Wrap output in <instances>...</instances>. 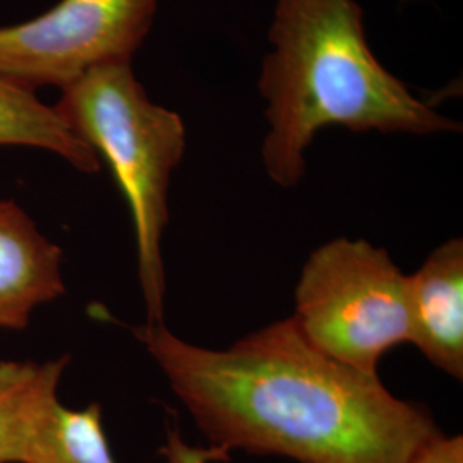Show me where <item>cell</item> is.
Segmentation results:
<instances>
[{
	"label": "cell",
	"instance_id": "6da1fadb",
	"mask_svg": "<svg viewBox=\"0 0 463 463\" xmlns=\"http://www.w3.org/2000/svg\"><path fill=\"white\" fill-rule=\"evenodd\" d=\"M208 445L296 463H407L439 428L316 350L285 317L227 348L194 345L165 323L134 328Z\"/></svg>",
	"mask_w": 463,
	"mask_h": 463
},
{
	"label": "cell",
	"instance_id": "7a4b0ae2",
	"mask_svg": "<svg viewBox=\"0 0 463 463\" xmlns=\"http://www.w3.org/2000/svg\"><path fill=\"white\" fill-rule=\"evenodd\" d=\"M355 0H275L271 50L258 80L268 133L261 160L268 177L292 189L306 175V153L326 128L352 133L460 131L381 64L367 45Z\"/></svg>",
	"mask_w": 463,
	"mask_h": 463
},
{
	"label": "cell",
	"instance_id": "3957f363",
	"mask_svg": "<svg viewBox=\"0 0 463 463\" xmlns=\"http://www.w3.org/2000/svg\"><path fill=\"white\" fill-rule=\"evenodd\" d=\"M61 91L55 110L109 164L129 206L146 323H165L162 239L170 220L172 174L187 145L183 117L149 99L133 61L93 67Z\"/></svg>",
	"mask_w": 463,
	"mask_h": 463
},
{
	"label": "cell",
	"instance_id": "277c9868",
	"mask_svg": "<svg viewBox=\"0 0 463 463\" xmlns=\"http://www.w3.org/2000/svg\"><path fill=\"white\" fill-rule=\"evenodd\" d=\"M292 319L316 350L376 378L381 359L411 344L409 275L386 249L336 237L302 265Z\"/></svg>",
	"mask_w": 463,
	"mask_h": 463
},
{
	"label": "cell",
	"instance_id": "5b68a950",
	"mask_svg": "<svg viewBox=\"0 0 463 463\" xmlns=\"http://www.w3.org/2000/svg\"><path fill=\"white\" fill-rule=\"evenodd\" d=\"M158 0H61L26 23L0 26V78L36 91L64 88L93 67L133 61Z\"/></svg>",
	"mask_w": 463,
	"mask_h": 463
},
{
	"label": "cell",
	"instance_id": "8992f818",
	"mask_svg": "<svg viewBox=\"0 0 463 463\" xmlns=\"http://www.w3.org/2000/svg\"><path fill=\"white\" fill-rule=\"evenodd\" d=\"M414 345L453 380L463 378V239L438 246L409 275Z\"/></svg>",
	"mask_w": 463,
	"mask_h": 463
},
{
	"label": "cell",
	"instance_id": "52a82bcc",
	"mask_svg": "<svg viewBox=\"0 0 463 463\" xmlns=\"http://www.w3.org/2000/svg\"><path fill=\"white\" fill-rule=\"evenodd\" d=\"M64 292L61 248L14 201H0V330H24L38 306Z\"/></svg>",
	"mask_w": 463,
	"mask_h": 463
},
{
	"label": "cell",
	"instance_id": "ba28073f",
	"mask_svg": "<svg viewBox=\"0 0 463 463\" xmlns=\"http://www.w3.org/2000/svg\"><path fill=\"white\" fill-rule=\"evenodd\" d=\"M69 357L0 361V463H30L59 400Z\"/></svg>",
	"mask_w": 463,
	"mask_h": 463
},
{
	"label": "cell",
	"instance_id": "9c48e42d",
	"mask_svg": "<svg viewBox=\"0 0 463 463\" xmlns=\"http://www.w3.org/2000/svg\"><path fill=\"white\" fill-rule=\"evenodd\" d=\"M0 146L47 149L84 174H95L101 166L99 155L71 131L55 107L42 103L36 91L2 78Z\"/></svg>",
	"mask_w": 463,
	"mask_h": 463
},
{
	"label": "cell",
	"instance_id": "30bf717a",
	"mask_svg": "<svg viewBox=\"0 0 463 463\" xmlns=\"http://www.w3.org/2000/svg\"><path fill=\"white\" fill-rule=\"evenodd\" d=\"M30 463H118L110 448L99 403L67 409L59 402Z\"/></svg>",
	"mask_w": 463,
	"mask_h": 463
},
{
	"label": "cell",
	"instance_id": "8fae6325",
	"mask_svg": "<svg viewBox=\"0 0 463 463\" xmlns=\"http://www.w3.org/2000/svg\"><path fill=\"white\" fill-rule=\"evenodd\" d=\"M160 457L162 463H227L232 458L222 448L189 443L179 426L172 422H166Z\"/></svg>",
	"mask_w": 463,
	"mask_h": 463
},
{
	"label": "cell",
	"instance_id": "7c38bea8",
	"mask_svg": "<svg viewBox=\"0 0 463 463\" xmlns=\"http://www.w3.org/2000/svg\"><path fill=\"white\" fill-rule=\"evenodd\" d=\"M407 463H463L462 434H445L438 430L415 449Z\"/></svg>",
	"mask_w": 463,
	"mask_h": 463
}]
</instances>
